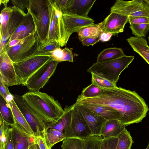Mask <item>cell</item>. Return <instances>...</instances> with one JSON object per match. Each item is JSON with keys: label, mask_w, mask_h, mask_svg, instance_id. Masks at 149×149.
<instances>
[{"label": "cell", "mask_w": 149, "mask_h": 149, "mask_svg": "<svg viewBox=\"0 0 149 149\" xmlns=\"http://www.w3.org/2000/svg\"><path fill=\"white\" fill-rule=\"evenodd\" d=\"M26 15L24 11L14 6L4 8L2 10L0 15V53Z\"/></svg>", "instance_id": "5b68a950"}, {"label": "cell", "mask_w": 149, "mask_h": 149, "mask_svg": "<svg viewBox=\"0 0 149 149\" xmlns=\"http://www.w3.org/2000/svg\"><path fill=\"white\" fill-rule=\"evenodd\" d=\"M43 137L48 149H51L55 144L65 138L63 133L53 128L45 130L43 134Z\"/></svg>", "instance_id": "83f0119b"}, {"label": "cell", "mask_w": 149, "mask_h": 149, "mask_svg": "<svg viewBox=\"0 0 149 149\" xmlns=\"http://www.w3.org/2000/svg\"><path fill=\"white\" fill-rule=\"evenodd\" d=\"M100 40V36L95 38H85L81 41L84 46H93Z\"/></svg>", "instance_id": "b9f144b4"}, {"label": "cell", "mask_w": 149, "mask_h": 149, "mask_svg": "<svg viewBox=\"0 0 149 149\" xmlns=\"http://www.w3.org/2000/svg\"><path fill=\"white\" fill-rule=\"evenodd\" d=\"M103 139L101 136L94 135L83 139L82 149H100Z\"/></svg>", "instance_id": "f546056e"}, {"label": "cell", "mask_w": 149, "mask_h": 149, "mask_svg": "<svg viewBox=\"0 0 149 149\" xmlns=\"http://www.w3.org/2000/svg\"><path fill=\"white\" fill-rule=\"evenodd\" d=\"M74 104L93 134L101 136L102 126L107 120L84 106L76 102Z\"/></svg>", "instance_id": "9a60e30c"}, {"label": "cell", "mask_w": 149, "mask_h": 149, "mask_svg": "<svg viewBox=\"0 0 149 149\" xmlns=\"http://www.w3.org/2000/svg\"><path fill=\"white\" fill-rule=\"evenodd\" d=\"M73 105L71 124L64 133L65 138H77L82 139L93 135L75 104Z\"/></svg>", "instance_id": "7c38bea8"}, {"label": "cell", "mask_w": 149, "mask_h": 149, "mask_svg": "<svg viewBox=\"0 0 149 149\" xmlns=\"http://www.w3.org/2000/svg\"><path fill=\"white\" fill-rule=\"evenodd\" d=\"M125 55L121 48L115 47L109 48L104 49L98 55L96 62H104L115 59Z\"/></svg>", "instance_id": "484cf974"}, {"label": "cell", "mask_w": 149, "mask_h": 149, "mask_svg": "<svg viewBox=\"0 0 149 149\" xmlns=\"http://www.w3.org/2000/svg\"><path fill=\"white\" fill-rule=\"evenodd\" d=\"M128 22L130 25L135 24H149V17L143 16H128Z\"/></svg>", "instance_id": "f35d334b"}, {"label": "cell", "mask_w": 149, "mask_h": 149, "mask_svg": "<svg viewBox=\"0 0 149 149\" xmlns=\"http://www.w3.org/2000/svg\"><path fill=\"white\" fill-rule=\"evenodd\" d=\"M52 9L51 0H29L27 9L33 18L40 45L48 38Z\"/></svg>", "instance_id": "3957f363"}, {"label": "cell", "mask_w": 149, "mask_h": 149, "mask_svg": "<svg viewBox=\"0 0 149 149\" xmlns=\"http://www.w3.org/2000/svg\"><path fill=\"white\" fill-rule=\"evenodd\" d=\"M62 16L68 39L72 33L77 32L82 28L94 24V21L90 17L85 18L62 14Z\"/></svg>", "instance_id": "2e32d148"}, {"label": "cell", "mask_w": 149, "mask_h": 149, "mask_svg": "<svg viewBox=\"0 0 149 149\" xmlns=\"http://www.w3.org/2000/svg\"><path fill=\"white\" fill-rule=\"evenodd\" d=\"M130 28L132 31V34L135 37L144 38L146 37L149 31V24H135L130 25Z\"/></svg>", "instance_id": "d6a6232c"}, {"label": "cell", "mask_w": 149, "mask_h": 149, "mask_svg": "<svg viewBox=\"0 0 149 149\" xmlns=\"http://www.w3.org/2000/svg\"><path fill=\"white\" fill-rule=\"evenodd\" d=\"M81 105L101 116L107 120L118 119L120 120V116L119 113L116 110L111 107L101 105Z\"/></svg>", "instance_id": "603a6c76"}, {"label": "cell", "mask_w": 149, "mask_h": 149, "mask_svg": "<svg viewBox=\"0 0 149 149\" xmlns=\"http://www.w3.org/2000/svg\"><path fill=\"white\" fill-rule=\"evenodd\" d=\"M73 105H66L64 109V113L55 121L47 123L45 130L53 128L59 131L63 134L69 127L71 121Z\"/></svg>", "instance_id": "ffe728a7"}, {"label": "cell", "mask_w": 149, "mask_h": 149, "mask_svg": "<svg viewBox=\"0 0 149 149\" xmlns=\"http://www.w3.org/2000/svg\"><path fill=\"white\" fill-rule=\"evenodd\" d=\"M14 145L12 136V127H10L8 139L5 149H14Z\"/></svg>", "instance_id": "7bdbcfd3"}, {"label": "cell", "mask_w": 149, "mask_h": 149, "mask_svg": "<svg viewBox=\"0 0 149 149\" xmlns=\"http://www.w3.org/2000/svg\"><path fill=\"white\" fill-rule=\"evenodd\" d=\"M59 62L52 57L29 78L25 86L29 91H39L53 75Z\"/></svg>", "instance_id": "9c48e42d"}, {"label": "cell", "mask_w": 149, "mask_h": 149, "mask_svg": "<svg viewBox=\"0 0 149 149\" xmlns=\"http://www.w3.org/2000/svg\"><path fill=\"white\" fill-rule=\"evenodd\" d=\"M21 40L18 39L13 40L10 42L6 46L10 47H13L17 44Z\"/></svg>", "instance_id": "bcb514c9"}, {"label": "cell", "mask_w": 149, "mask_h": 149, "mask_svg": "<svg viewBox=\"0 0 149 149\" xmlns=\"http://www.w3.org/2000/svg\"><path fill=\"white\" fill-rule=\"evenodd\" d=\"M0 116L3 120L11 127H15V118L10 105L1 95L0 97Z\"/></svg>", "instance_id": "4316f807"}, {"label": "cell", "mask_w": 149, "mask_h": 149, "mask_svg": "<svg viewBox=\"0 0 149 149\" xmlns=\"http://www.w3.org/2000/svg\"><path fill=\"white\" fill-rule=\"evenodd\" d=\"M6 101L10 104L14 116L15 122L14 127L25 135L35 137L34 132L15 102L13 95Z\"/></svg>", "instance_id": "d6986e66"}, {"label": "cell", "mask_w": 149, "mask_h": 149, "mask_svg": "<svg viewBox=\"0 0 149 149\" xmlns=\"http://www.w3.org/2000/svg\"><path fill=\"white\" fill-rule=\"evenodd\" d=\"M36 31L33 18L29 12L28 11L22 22L10 38L6 45L13 40H22Z\"/></svg>", "instance_id": "e0dca14e"}, {"label": "cell", "mask_w": 149, "mask_h": 149, "mask_svg": "<svg viewBox=\"0 0 149 149\" xmlns=\"http://www.w3.org/2000/svg\"><path fill=\"white\" fill-rule=\"evenodd\" d=\"M134 58V56L125 55L115 59L102 63L96 62L90 67L87 71L107 79L116 85L121 73L128 67Z\"/></svg>", "instance_id": "277c9868"}, {"label": "cell", "mask_w": 149, "mask_h": 149, "mask_svg": "<svg viewBox=\"0 0 149 149\" xmlns=\"http://www.w3.org/2000/svg\"><path fill=\"white\" fill-rule=\"evenodd\" d=\"M118 141L117 137L103 139L101 143L100 149H116Z\"/></svg>", "instance_id": "74e56055"}, {"label": "cell", "mask_w": 149, "mask_h": 149, "mask_svg": "<svg viewBox=\"0 0 149 149\" xmlns=\"http://www.w3.org/2000/svg\"><path fill=\"white\" fill-rule=\"evenodd\" d=\"M148 114L149 115V113H148Z\"/></svg>", "instance_id": "f5cc1de1"}, {"label": "cell", "mask_w": 149, "mask_h": 149, "mask_svg": "<svg viewBox=\"0 0 149 149\" xmlns=\"http://www.w3.org/2000/svg\"><path fill=\"white\" fill-rule=\"evenodd\" d=\"M118 141L116 149H131L134 141L130 132L125 128L117 136Z\"/></svg>", "instance_id": "f1b7e54d"}, {"label": "cell", "mask_w": 149, "mask_h": 149, "mask_svg": "<svg viewBox=\"0 0 149 149\" xmlns=\"http://www.w3.org/2000/svg\"><path fill=\"white\" fill-rule=\"evenodd\" d=\"M105 19L102 22L84 27L77 32L79 39L81 41L83 39L95 38L100 36L105 30Z\"/></svg>", "instance_id": "cb8c5ba5"}, {"label": "cell", "mask_w": 149, "mask_h": 149, "mask_svg": "<svg viewBox=\"0 0 149 149\" xmlns=\"http://www.w3.org/2000/svg\"><path fill=\"white\" fill-rule=\"evenodd\" d=\"M61 147L62 149H82V141L77 138H65Z\"/></svg>", "instance_id": "836d02e7"}, {"label": "cell", "mask_w": 149, "mask_h": 149, "mask_svg": "<svg viewBox=\"0 0 149 149\" xmlns=\"http://www.w3.org/2000/svg\"><path fill=\"white\" fill-rule=\"evenodd\" d=\"M113 34L111 33L103 32L100 36V40L102 42H106L109 41Z\"/></svg>", "instance_id": "f6af8a7d"}, {"label": "cell", "mask_w": 149, "mask_h": 149, "mask_svg": "<svg viewBox=\"0 0 149 149\" xmlns=\"http://www.w3.org/2000/svg\"><path fill=\"white\" fill-rule=\"evenodd\" d=\"M60 47V46L59 44L55 42H45L43 44L40 45L39 48L38 53H50Z\"/></svg>", "instance_id": "8d00e7d4"}, {"label": "cell", "mask_w": 149, "mask_h": 149, "mask_svg": "<svg viewBox=\"0 0 149 149\" xmlns=\"http://www.w3.org/2000/svg\"><path fill=\"white\" fill-rule=\"evenodd\" d=\"M10 1L13 6L17 7L21 10L24 11L25 8H28L29 0H11Z\"/></svg>", "instance_id": "60d3db41"}, {"label": "cell", "mask_w": 149, "mask_h": 149, "mask_svg": "<svg viewBox=\"0 0 149 149\" xmlns=\"http://www.w3.org/2000/svg\"><path fill=\"white\" fill-rule=\"evenodd\" d=\"M8 87L5 84L0 76V95L6 100L12 95L10 93Z\"/></svg>", "instance_id": "ab89813d"}, {"label": "cell", "mask_w": 149, "mask_h": 149, "mask_svg": "<svg viewBox=\"0 0 149 149\" xmlns=\"http://www.w3.org/2000/svg\"><path fill=\"white\" fill-rule=\"evenodd\" d=\"M0 76L8 87L20 85L13 63L4 49L0 53Z\"/></svg>", "instance_id": "4fadbf2b"}, {"label": "cell", "mask_w": 149, "mask_h": 149, "mask_svg": "<svg viewBox=\"0 0 149 149\" xmlns=\"http://www.w3.org/2000/svg\"><path fill=\"white\" fill-rule=\"evenodd\" d=\"M51 52L37 53L22 61L13 63L20 85L25 86L29 78L52 57Z\"/></svg>", "instance_id": "8992f818"}, {"label": "cell", "mask_w": 149, "mask_h": 149, "mask_svg": "<svg viewBox=\"0 0 149 149\" xmlns=\"http://www.w3.org/2000/svg\"><path fill=\"white\" fill-rule=\"evenodd\" d=\"M148 41H149V37H148Z\"/></svg>", "instance_id": "816d5d0a"}, {"label": "cell", "mask_w": 149, "mask_h": 149, "mask_svg": "<svg viewBox=\"0 0 149 149\" xmlns=\"http://www.w3.org/2000/svg\"><path fill=\"white\" fill-rule=\"evenodd\" d=\"M105 19L104 32L113 35L123 32L128 20V16L113 12H111Z\"/></svg>", "instance_id": "ac0fdd59"}, {"label": "cell", "mask_w": 149, "mask_h": 149, "mask_svg": "<svg viewBox=\"0 0 149 149\" xmlns=\"http://www.w3.org/2000/svg\"><path fill=\"white\" fill-rule=\"evenodd\" d=\"M22 96L31 109L47 123L55 121L64 113L58 101L46 93L29 91Z\"/></svg>", "instance_id": "7a4b0ae2"}, {"label": "cell", "mask_w": 149, "mask_h": 149, "mask_svg": "<svg viewBox=\"0 0 149 149\" xmlns=\"http://www.w3.org/2000/svg\"><path fill=\"white\" fill-rule=\"evenodd\" d=\"M12 127L14 149H28L30 146L34 142L35 137L25 135L15 127Z\"/></svg>", "instance_id": "d4e9b609"}, {"label": "cell", "mask_w": 149, "mask_h": 149, "mask_svg": "<svg viewBox=\"0 0 149 149\" xmlns=\"http://www.w3.org/2000/svg\"><path fill=\"white\" fill-rule=\"evenodd\" d=\"M11 126L6 123L0 116V149H5L10 128Z\"/></svg>", "instance_id": "1f68e13d"}, {"label": "cell", "mask_w": 149, "mask_h": 149, "mask_svg": "<svg viewBox=\"0 0 149 149\" xmlns=\"http://www.w3.org/2000/svg\"><path fill=\"white\" fill-rule=\"evenodd\" d=\"M91 74L92 83L101 89H111L117 87L116 85L107 79L93 73H91Z\"/></svg>", "instance_id": "4dcf8cb0"}, {"label": "cell", "mask_w": 149, "mask_h": 149, "mask_svg": "<svg viewBox=\"0 0 149 149\" xmlns=\"http://www.w3.org/2000/svg\"><path fill=\"white\" fill-rule=\"evenodd\" d=\"M28 149H40L38 144L36 142L35 139L34 142L30 146Z\"/></svg>", "instance_id": "7dc6e473"}, {"label": "cell", "mask_w": 149, "mask_h": 149, "mask_svg": "<svg viewBox=\"0 0 149 149\" xmlns=\"http://www.w3.org/2000/svg\"><path fill=\"white\" fill-rule=\"evenodd\" d=\"M102 93L101 89L95 84L91 83L89 86L83 89L80 95L84 98H92L100 95Z\"/></svg>", "instance_id": "e575fe53"}, {"label": "cell", "mask_w": 149, "mask_h": 149, "mask_svg": "<svg viewBox=\"0 0 149 149\" xmlns=\"http://www.w3.org/2000/svg\"><path fill=\"white\" fill-rule=\"evenodd\" d=\"M125 127L118 119L106 120L102 126L100 135L103 139L117 137Z\"/></svg>", "instance_id": "44dd1931"}, {"label": "cell", "mask_w": 149, "mask_h": 149, "mask_svg": "<svg viewBox=\"0 0 149 149\" xmlns=\"http://www.w3.org/2000/svg\"><path fill=\"white\" fill-rule=\"evenodd\" d=\"M145 1L149 6V0H145Z\"/></svg>", "instance_id": "f907efd6"}, {"label": "cell", "mask_w": 149, "mask_h": 149, "mask_svg": "<svg viewBox=\"0 0 149 149\" xmlns=\"http://www.w3.org/2000/svg\"><path fill=\"white\" fill-rule=\"evenodd\" d=\"M110 12L127 16L149 17V6L145 0H117L110 8Z\"/></svg>", "instance_id": "30bf717a"}, {"label": "cell", "mask_w": 149, "mask_h": 149, "mask_svg": "<svg viewBox=\"0 0 149 149\" xmlns=\"http://www.w3.org/2000/svg\"><path fill=\"white\" fill-rule=\"evenodd\" d=\"M146 149H149V141L148 142V146Z\"/></svg>", "instance_id": "681fc988"}, {"label": "cell", "mask_w": 149, "mask_h": 149, "mask_svg": "<svg viewBox=\"0 0 149 149\" xmlns=\"http://www.w3.org/2000/svg\"><path fill=\"white\" fill-rule=\"evenodd\" d=\"M133 50L141 56L149 65V46L145 38L131 36L126 40Z\"/></svg>", "instance_id": "7402d4cb"}, {"label": "cell", "mask_w": 149, "mask_h": 149, "mask_svg": "<svg viewBox=\"0 0 149 149\" xmlns=\"http://www.w3.org/2000/svg\"><path fill=\"white\" fill-rule=\"evenodd\" d=\"M97 97L86 98L79 95L76 103L80 105H101L111 107L119 113L120 121L125 127L141 122L149 110L145 101L134 91L120 87L102 89Z\"/></svg>", "instance_id": "6da1fadb"}, {"label": "cell", "mask_w": 149, "mask_h": 149, "mask_svg": "<svg viewBox=\"0 0 149 149\" xmlns=\"http://www.w3.org/2000/svg\"><path fill=\"white\" fill-rule=\"evenodd\" d=\"M0 3H2L4 5L5 8L7 7V4L9 1L8 0H0Z\"/></svg>", "instance_id": "c3c4849f"}, {"label": "cell", "mask_w": 149, "mask_h": 149, "mask_svg": "<svg viewBox=\"0 0 149 149\" xmlns=\"http://www.w3.org/2000/svg\"><path fill=\"white\" fill-rule=\"evenodd\" d=\"M69 49L66 47L63 49L60 47L58 48L51 52L52 57L59 62L66 61Z\"/></svg>", "instance_id": "d590c367"}, {"label": "cell", "mask_w": 149, "mask_h": 149, "mask_svg": "<svg viewBox=\"0 0 149 149\" xmlns=\"http://www.w3.org/2000/svg\"><path fill=\"white\" fill-rule=\"evenodd\" d=\"M51 1L52 9L50 26L48 36L45 42H55L60 47H63L66 45L69 39L65 31L62 13L53 0Z\"/></svg>", "instance_id": "ba28073f"}, {"label": "cell", "mask_w": 149, "mask_h": 149, "mask_svg": "<svg viewBox=\"0 0 149 149\" xmlns=\"http://www.w3.org/2000/svg\"><path fill=\"white\" fill-rule=\"evenodd\" d=\"M35 141L39 145L40 149H48L43 136L35 137Z\"/></svg>", "instance_id": "ee69618b"}, {"label": "cell", "mask_w": 149, "mask_h": 149, "mask_svg": "<svg viewBox=\"0 0 149 149\" xmlns=\"http://www.w3.org/2000/svg\"><path fill=\"white\" fill-rule=\"evenodd\" d=\"M96 0H68L62 14L89 18L88 14Z\"/></svg>", "instance_id": "5bb4252c"}, {"label": "cell", "mask_w": 149, "mask_h": 149, "mask_svg": "<svg viewBox=\"0 0 149 149\" xmlns=\"http://www.w3.org/2000/svg\"><path fill=\"white\" fill-rule=\"evenodd\" d=\"M13 95L15 102L34 132L35 136H43L47 123L31 109L22 96L16 94Z\"/></svg>", "instance_id": "8fae6325"}, {"label": "cell", "mask_w": 149, "mask_h": 149, "mask_svg": "<svg viewBox=\"0 0 149 149\" xmlns=\"http://www.w3.org/2000/svg\"><path fill=\"white\" fill-rule=\"evenodd\" d=\"M40 43L36 31L21 40L12 47L4 49L13 63L22 61L38 53Z\"/></svg>", "instance_id": "52a82bcc"}]
</instances>
